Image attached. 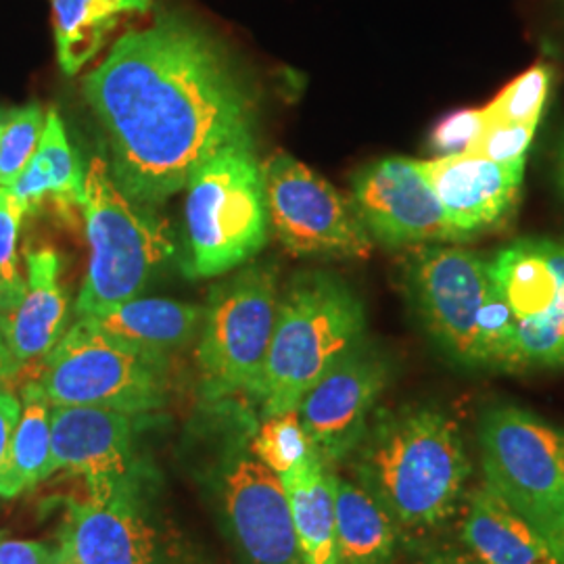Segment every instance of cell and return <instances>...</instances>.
<instances>
[{
    "instance_id": "cell-23",
    "label": "cell",
    "mask_w": 564,
    "mask_h": 564,
    "mask_svg": "<svg viewBox=\"0 0 564 564\" xmlns=\"http://www.w3.org/2000/svg\"><path fill=\"white\" fill-rule=\"evenodd\" d=\"M489 274L517 321L542 314L563 291L533 237H524L500 249L489 260Z\"/></svg>"
},
{
    "instance_id": "cell-28",
    "label": "cell",
    "mask_w": 564,
    "mask_h": 564,
    "mask_svg": "<svg viewBox=\"0 0 564 564\" xmlns=\"http://www.w3.org/2000/svg\"><path fill=\"white\" fill-rule=\"evenodd\" d=\"M0 123V186L9 188L39 151L46 118L39 102H28Z\"/></svg>"
},
{
    "instance_id": "cell-8",
    "label": "cell",
    "mask_w": 564,
    "mask_h": 564,
    "mask_svg": "<svg viewBox=\"0 0 564 564\" xmlns=\"http://www.w3.org/2000/svg\"><path fill=\"white\" fill-rule=\"evenodd\" d=\"M487 485L533 527L564 512V431L519 405H494L479 423Z\"/></svg>"
},
{
    "instance_id": "cell-15",
    "label": "cell",
    "mask_w": 564,
    "mask_h": 564,
    "mask_svg": "<svg viewBox=\"0 0 564 564\" xmlns=\"http://www.w3.org/2000/svg\"><path fill=\"white\" fill-rule=\"evenodd\" d=\"M416 165L442 203L458 241L500 228L521 199L524 162L496 163L449 153Z\"/></svg>"
},
{
    "instance_id": "cell-13",
    "label": "cell",
    "mask_w": 564,
    "mask_h": 564,
    "mask_svg": "<svg viewBox=\"0 0 564 564\" xmlns=\"http://www.w3.org/2000/svg\"><path fill=\"white\" fill-rule=\"evenodd\" d=\"M389 381V362L362 343L303 395L297 412L324 463H339L358 449Z\"/></svg>"
},
{
    "instance_id": "cell-25",
    "label": "cell",
    "mask_w": 564,
    "mask_h": 564,
    "mask_svg": "<svg viewBox=\"0 0 564 564\" xmlns=\"http://www.w3.org/2000/svg\"><path fill=\"white\" fill-rule=\"evenodd\" d=\"M39 155L48 172V182H51L48 199L53 205L63 214L74 212V207H82L84 172L69 147L65 126L55 109L48 111L46 116L41 144H39Z\"/></svg>"
},
{
    "instance_id": "cell-9",
    "label": "cell",
    "mask_w": 564,
    "mask_h": 564,
    "mask_svg": "<svg viewBox=\"0 0 564 564\" xmlns=\"http://www.w3.org/2000/svg\"><path fill=\"white\" fill-rule=\"evenodd\" d=\"M491 284L489 260L442 242L408 247L402 258V286L426 335L445 358L479 368L477 318Z\"/></svg>"
},
{
    "instance_id": "cell-27",
    "label": "cell",
    "mask_w": 564,
    "mask_h": 564,
    "mask_svg": "<svg viewBox=\"0 0 564 564\" xmlns=\"http://www.w3.org/2000/svg\"><path fill=\"white\" fill-rule=\"evenodd\" d=\"M312 449L314 445L303 429L297 410L263 419L249 444V454L279 477L303 463Z\"/></svg>"
},
{
    "instance_id": "cell-3",
    "label": "cell",
    "mask_w": 564,
    "mask_h": 564,
    "mask_svg": "<svg viewBox=\"0 0 564 564\" xmlns=\"http://www.w3.org/2000/svg\"><path fill=\"white\" fill-rule=\"evenodd\" d=\"M364 303L328 272H300L279 297L258 400L263 419L293 412L324 375L364 343Z\"/></svg>"
},
{
    "instance_id": "cell-40",
    "label": "cell",
    "mask_w": 564,
    "mask_h": 564,
    "mask_svg": "<svg viewBox=\"0 0 564 564\" xmlns=\"http://www.w3.org/2000/svg\"><path fill=\"white\" fill-rule=\"evenodd\" d=\"M561 366H564V358H563V362H561Z\"/></svg>"
},
{
    "instance_id": "cell-4",
    "label": "cell",
    "mask_w": 564,
    "mask_h": 564,
    "mask_svg": "<svg viewBox=\"0 0 564 564\" xmlns=\"http://www.w3.org/2000/svg\"><path fill=\"white\" fill-rule=\"evenodd\" d=\"M80 212L90 260L76 314L88 318L139 297L144 284L174 253V241L170 226L153 207L123 195L109 163L99 155L84 172Z\"/></svg>"
},
{
    "instance_id": "cell-24",
    "label": "cell",
    "mask_w": 564,
    "mask_h": 564,
    "mask_svg": "<svg viewBox=\"0 0 564 564\" xmlns=\"http://www.w3.org/2000/svg\"><path fill=\"white\" fill-rule=\"evenodd\" d=\"M51 410L41 384L23 387L20 423L13 433L9 473L0 498H18L46 477H51Z\"/></svg>"
},
{
    "instance_id": "cell-17",
    "label": "cell",
    "mask_w": 564,
    "mask_h": 564,
    "mask_svg": "<svg viewBox=\"0 0 564 564\" xmlns=\"http://www.w3.org/2000/svg\"><path fill=\"white\" fill-rule=\"evenodd\" d=\"M25 268L20 303L0 318V335L20 368L46 358L65 335L69 314L67 293L61 284L59 256L53 249L30 251Z\"/></svg>"
},
{
    "instance_id": "cell-36",
    "label": "cell",
    "mask_w": 564,
    "mask_h": 564,
    "mask_svg": "<svg viewBox=\"0 0 564 564\" xmlns=\"http://www.w3.org/2000/svg\"><path fill=\"white\" fill-rule=\"evenodd\" d=\"M20 364L15 362L0 335V389H9V383L20 375Z\"/></svg>"
},
{
    "instance_id": "cell-10",
    "label": "cell",
    "mask_w": 564,
    "mask_h": 564,
    "mask_svg": "<svg viewBox=\"0 0 564 564\" xmlns=\"http://www.w3.org/2000/svg\"><path fill=\"white\" fill-rule=\"evenodd\" d=\"M268 220L282 247L295 256H330L366 260L375 241L351 199L297 162L274 153L262 165Z\"/></svg>"
},
{
    "instance_id": "cell-39",
    "label": "cell",
    "mask_w": 564,
    "mask_h": 564,
    "mask_svg": "<svg viewBox=\"0 0 564 564\" xmlns=\"http://www.w3.org/2000/svg\"><path fill=\"white\" fill-rule=\"evenodd\" d=\"M11 310H13V303L9 300V295H7V291H4V286L0 282V318L7 316Z\"/></svg>"
},
{
    "instance_id": "cell-11",
    "label": "cell",
    "mask_w": 564,
    "mask_h": 564,
    "mask_svg": "<svg viewBox=\"0 0 564 564\" xmlns=\"http://www.w3.org/2000/svg\"><path fill=\"white\" fill-rule=\"evenodd\" d=\"M61 564H176L174 547L142 505V475L88 489L69 505L61 531Z\"/></svg>"
},
{
    "instance_id": "cell-12",
    "label": "cell",
    "mask_w": 564,
    "mask_h": 564,
    "mask_svg": "<svg viewBox=\"0 0 564 564\" xmlns=\"http://www.w3.org/2000/svg\"><path fill=\"white\" fill-rule=\"evenodd\" d=\"M351 203L370 239L389 249L458 242L416 160L383 158L364 165L351 178Z\"/></svg>"
},
{
    "instance_id": "cell-32",
    "label": "cell",
    "mask_w": 564,
    "mask_h": 564,
    "mask_svg": "<svg viewBox=\"0 0 564 564\" xmlns=\"http://www.w3.org/2000/svg\"><path fill=\"white\" fill-rule=\"evenodd\" d=\"M487 126L484 107H470V109H456L444 116L431 130L429 144L440 153H464L477 137L484 132Z\"/></svg>"
},
{
    "instance_id": "cell-35",
    "label": "cell",
    "mask_w": 564,
    "mask_h": 564,
    "mask_svg": "<svg viewBox=\"0 0 564 564\" xmlns=\"http://www.w3.org/2000/svg\"><path fill=\"white\" fill-rule=\"evenodd\" d=\"M535 529L544 535L545 542L556 558V564H564V512L556 514L554 519L545 521Z\"/></svg>"
},
{
    "instance_id": "cell-21",
    "label": "cell",
    "mask_w": 564,
    "mask_h": 564,
    "mask_svg": "<svg viewBox=\"0 0 564 564\" xmlns=\"http://www.w3.org/2000/svg\"><path fill=\"white\" fill-rule=\"evenodd\" d=\"M57 61L65 76H76L126 25L142 18L153 0H51Z\"/></svg>"
},
{
    "instance_id": "cell-38",
    "label": "cell",
    "mask_w": 564,
    "mask_h": 564,
    "mask_svg": "<svg viewBox=\"0 0 564 564\" xmlns=\"http://www.w3.org/2000/svg\"><path fill=\"white\" fill-rule=\"evenodd\" d=\"M552 182L558 191V195L563 197L564 202V132L563 137L556 142L554 149V158H552Z\"/></svg>"
},
{
    "instance_id": "cell-30",
    "label": "cell",
    "mask_w": 564,
    "mask_h": 564,
    "mask_svg": "<svg viewBox=\"0 0 564 564\" xmlns=\"http://www.w3.org/2000/svg\"><path fill=\"white\" fill-rule=\"evenodd\" d=\"M25 216V207L4 186H0V282L13 303H20L25 291V279L21 276L18 237Z\"/></svg>"
},
{
    "instance_id": "cell-26",
    "label": "cell",
    "mask_w": 564,
    "mask_h": 564,
    "mask_svg": "<svg viewBox=\"0 0 564 564\" xmlns=\"http://www.w3.org/2000/svg\"><path fill=\"white\" fill-rule=\"evenodd\" d=\"M554 69L547 61H538L527 67L498 97L484 107L487 123H540L545 102L552 90Z\"/></svg>"
},
{
    "instance_id": "cell-5",
    "label": "cell",
    "mask_w": 564,
    "mask_h": 564,
    "mask_svg": "<svg viewBox=\"0 0 564 564\" xmlns=\"http://www.w3.org/2000/svg\"><path fill=\"white\" fill-rule=\"evenodd\" d=\"M184 224L193 279L226 274L262 249L270 220L256 147L230 144L203 163L186 184Z\"/></svg>"
},
{
    "instance_id": "cell-2",
    "label": "cell",
    "mask_w": 564,
    "mask_h": 564,
    "mask_svg": "<svg viewBox=\"0 0 564 564\" xmlns=\"http://www.w3.org/2000/svg\"><path fill=\"white\" fill-rule=\"evenodd\" d=\"M358 449L360 485L395 523L426 529L454 514L470 463L452 416L433 405L402 408L368 424Z\"/></svg>"
},
{
    "instance_id": "cell-1",
    "label": "cell",
    "mask_w": 564,
    "mask_h": 564,
    "mask_svg": "<svg viewBox=\"0 0 564 564\" xmlns=\"http://www.w3.org/2000/svg\"><path fill=\"white\" fill-rule=\"evenodd\" d=\"M123 195L158 207L230 144L256 147L258 105L237 61L205 28L165 13L128 30L84 76Z\"/></svg>"
},
{
    "instance_id": "cell-14",
    "label": "cell",
    "mask_w": 564,
    "mask_h": 564,
    "mask_svg": "<svg viewBox=\"0 0 564 564\" xmlns=\"http://www.w3.org/2000/svg\"><path fill=\"white\" fill-rule=\"evenodd\" d=\"M224 519L245 564H302L281 477L251 454L224 466Z\"/></svg>"
},
{
    "instance_id": "cell-16",
    "label": "cell",
    "mask_w": 564,
    "mask_h": 564,
    "mask_svg": "<svg viewBox=\"0 0 564 564\" xmlns=\"http://www.w3.org/2000/svg\"><path fill=\"white\" fill-rule=\"evenodd\" d=\"M134 419L90 405H55L51 410V475L69 470L84 477L88 489L139 477Z\"/></svg>"
},
{
    "instance_id": "cell-31",
    "label": "cell",
    "mask_w": 564,
    "mask_h": 564,
    "mask_svg": "<svg viewBox=\"0 0 564 564\" xmlns=\"http://www.w3.org/2000/svg\"><path fill=\"white\" fill-rule=\"evenodd\" d=\"M538 126L540 123H487L477 141L464 153L496 163L524 162Z\"/></svg>"
},
{
    "instance_id": "cell-18",
    "label": "cell",
    "mask_w": 564,
    "mask_h": 564,
    "mask_svg": "<svg viewBox=\"0 0 564 564\" xmlns=\"http://www.w3.org/2000/svg\"><path fill=\"white\" fill-rule=\"evenodd\" d=\"M463 538L481 564H556L544 535L489 485L470 496Z\"/></svg>"
},
{
    "instance_id": "cell-6",
    "label": "cell",
    "mask_w": 564,
    "mask_h": 564,
    "mask_svg": "<svg viewBox=\"0 0 564 564\" xmlns=\"http://www.w3.org/2000/svg\"><path fill=\"white\" fill-rule=\"evenodd\" d=\"M36 383L53 408L90 405L141 416L167 403V356L118 341L78 318L42 360Z\"/></svg>"
},
{
    "instance_id": "cell-19",
    "label": "cell",
    "mask_w": 564,
    "mask_h": 564,
    "mask_svg": "<svg viewBox=\"0 0 564 564\" xmlns=\"http://www.w3.org/2000/svg\"><path fill=\"white\" fill-rule=\"evenodd\" d=\"M333 470L323 456H310L281 481L291 506L293 527L300 544L302 564H337V519Z\"/></svg>"
},
{
    "instance_id": "cell-33",
    "label": "cell",
    "mask_w": 564,
    "mask_h": 564,
    "mask_svg": "<svg viewBox=\"0 0 564 564\" xmlns=\"http://www.w3.org/2000/svg\"><path fill=\"white\" fill-rule=\"evenodd\" d=\"M20 400L9 389H0V496H2V487H4V479L9 473L11 444H13V433L20 423Z\"/></svg>"
},
{
    "instance_id": "cell-41",
    "label": "cell",
    "mask_w": 564,
    "mask_h": 564,
    "mask_svg": "<svg viewBox=\"0 0 564 564\" xmlns=\"http://www.w3.org/2000/svg\"><path fill=\"white\" fill-rule=\"evenodd\" d=\"M0 126H2V123H0Z\"/></svg>"
},
{
    "instance_id": "cell-29",
    "label": "cell",
    "mask_w": 564,
    "mask_h": 564,
    "mask_svg": "<svg viewBox=\"0 0 564 564\" xmlns=\"http://www.w3.org/2000/svg\"><path fill=\"white\" fill-rule=\"evenodd\" d=\"M564 358V289L545 312L517 324V370L561 366Z\"/></svg>"
},
{
    "instance_id": "cell-22",
    "label": "cell",
    "mask_w": 564,
    "mask_h": 564,
    "mask_svg": "<svg viewBox=\"0 0 564 564\" xmlns=\"http://www.w3.org/2000/svg\"><path fill=\"white\" fill-rule=\"evenodd\" d=\"M337 519V564H393L398 547L395 521L366 491L333 475Z\"/></svg>"
},
{
    "instance_id": "cell-20",
    "label": "cell",
    "mask_w": 564,
    "mask_h": 564,
    "mask_svg": "<svg viewBox=\"0 0 564 564\" xmlns=\"http://www.w3.org/2000/svg\"><path fill=\"white\" fill-rule=\"evenodd\" d=\"M86 321L118 341L167 356L186 347L202 330L203 307L162 297H134Z\"/></svg>"
},
{
    "instance_id": "cell-7",
    "label": "cell",
    "mask_w": 564,
    "mask_h": 564,
    "mask_svg": "<svg viewBox=\"0 0 564 564\" xmlns=\"http://www.w3.org/2000/svg\"><path fill=\"white\" fill-rule=\"evenodd\" d=\"M279 310L276 268L253 263L216 284L203 307L197 345L199 389L205 402L237 395L258 400L263 364Z\"/></svg>"
},
{
    "instance_id": "cell-37",
    "label": "cell",
    "mask_w": 564,
    "mask_h": 564,
    "mask_svg": "<svg viewBox=\"0 0 564 564\" xmlns=\"http://www.w3.org/2000/svg\"><path fill=\"white\" fill-rule=\"evenodd\" d=\"M424 564H481L468 550H445L440 554H433Z\"/></svg>"
},
{
    "instance_id": "cell-34",
    "label": "cell",
    "mask_w": 564,
    "mask_h": 564,
    "mask_svg": "<svg viewBox=\"0 0 564 564\" xmlns=\"http://www.w3.org/2000/svg\"><path fill=\"white\" fill-rule=\"evenodd\" d=\"M0 564H61L59 550L32 540H0Z\"/></svg>"
}]
</instances>
